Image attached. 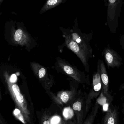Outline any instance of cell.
I'll use <instances>...</instances> for the list:
<instances>
[{
  "label": "cell",
  "instance_id": "cell-1",
  "mask_svg": "<svg viewBox=\"0 0 124 124\" xmlns=\"http://www.w3.org/2000/svg\"><path fill=\"white\" fill-rule=\"evenodd\" d=\"M6 81L8 84V88L12 97L17 107L22 112L25 119L30 122L29 116L30 113L27 108V102L24 97L20 92L19 86L9 81L7 75H5Z\"/></svg>",
  "mask_w": 124,
  "mask_h": 124
},
{
  "label": "cell",
  "instance_id": "cell-2",
  "mask_svg": "<svg viewBox=\"0 0 124 124\" xmlns=\"http://www.w3.org/2000/svg\"><path fill=\"white\" fill-rule=\"evenodd\" d=\"M102 86L100 74L99 71L98 70V72L93 75L92 88L86 100L85 108L87 112L89 110L93 100L97 98L100 95L101 92Z\"/></svg>",
  "mask_w": 124,
  "mask_h": 124
},
{
  "label": "cell",
  "instance_id": "cell-3",
  "mask_svg": "<svg viewBox=\"0 0 124 124\" xmlns=\"http://www.w3.org/2000/svg\"><path fill=\"white\" fill-rule=\"evenodd\" d=\"M65 43L68 48L78 56L85 68H87L88 65L87 61V52L78 44L74 42L71 38L70 36L67 35L65 36Z\"/></svg>",
  "mask_w": 124,
  "mask_h": 124
},
{
  "label": "cell",
  "instance_id": "cell-4",
  "mask_svg": "<svg viewBox=\"0 0 124 124\" xmlns=\"http://www.w3.org/2000/svg\"><path fill=\"white\" fill-rule=\"evenodd\" d=\"M57 66L63 72L76 81H82L81 75L80 71L60 58H57Z\"/></svg>",
  "mask_w": 124,
  "mask_h": 124
},
{
  "label": "cell",
  "instance_id": "cell-5",
  "mask_svg": "<svg viewBox=\"0 0 124 124\" xmlns=\"http://www.w3.org/2000/svg\"><path fill=\"white\" fill-rule=\"evenodd\" d=\"M102 124H119L118 107L109 106L103 118Z\"/></svg>",
  "mask_w": 124,
  "mask_h": 124
},
{
  "label": "cell",
  "instance_id": "cell-6",
  "mask_svg": "<svg viewBox=\"0 0 124 124\" xmlns=\"http://www.w3.org/2000/svg\"><path fill=\"white\" fill-rule=\"evenodd\" d=\"M101 78L102 82V91L103 92L104 95L110 101L112 102L113 99V96L111 95L109 91V79L108 76L106 73L105 69V66L103 63H101L100 66Z\"/></svg>",
  "mask_w": 124,
  "mask_h": 124
},
{
  "label": "cell",
  "instance_id": "cell-7",
  "mask_svg": "<svg viewBox=\"0 0 124 124\" xmlns=\"http://www.w3.org/2000/svg\"><path fill=\"white\" fill-rule=\"evenodd\" d=\"M30 65L34 74L40 81L46 83L49 80L48 71L45 67L35 62L31 63Z\"/></svg>",
  "mask_w": 124,
  "mask_h": 124
},
{
  "label": "cell",
  "instance_id": "cell-8",
  "mask_svg": "<svg viewBox=\"0 0 124 124\" xmlns=\"http://www.w3.org/2000/svg\"><path fill=\"white\" fill-rule=\"evenodd\" d=\"M76 94L75 90L62 91L58 92L56 95H53L52 98L55 102L59 105H63L70 101L75 96Z\"/></svg>",
  "mask_w": 124,
  "mask_h": 124
},
{
  "label": "cell",
  "instance_id": "cell-9",
  "mask_svg": "<svg viewBox=\"0 0 124 124\" xmlns=\"http://www.w3.org/2000/svg\"><path fill=\"white\" fill-rule=\"evenodd\" d=\"M14 38L16 43L22 45H27L30 41L29 35L20 28L15 31Z\"/></svg>",
  "mask_w": 124,
  "mask_h": 124
},
{
  "label": "cell",
  "instance_id": "cell-10",
  "mask_svg": "<svg viewBox=\"0 0 124 124\" xmlns=\"http://www.w3.org/2000/svg\"><path fill=\"white\" fill-rule=\"evenodd\" d=\"M77 119V124H82L83 122V111L82 110V102L80 99L76 101L72 105Z\"/></svg>",
  "mask_w": 124,
  "mask_h": 124
},
{
  "label": "cell",
  "instance_id": "cell-11",
  "mask_svg": "<svg viewBox=\"0 0 124 124\" xmlns=\"http://www.w3.org/2000/svg\"><path fill=\"white\" fill-rule=\"evenodd\" d=\"M100 105L96 102L92 109L90 114L82 124H93L98 112Z\"/></svg>",
  "mask_w": 124,
  "mask_h": 124
},
{
  "label": "cell",
  "instance_id": "cell-12",
  "mask_svg": "<svg viewBox=\"0 0 124 124\" xmlns=\"http://www.w3.org/2000/svg\"><path fill=\"white\" fill-rule=\"evenodd\" d=\"M63 2L62 0H49L44 4L41 9L40 13H44L59 5Z\"/></svg>",
  "mask_w": 124,
  "mask_h": 124
},
{
  "label": "cell",
  "instance_id": "cell-13",
  "mask_svg": "<svg viewBox=\"0 0 124 124\" xmlns=\"http://www.w3.org/2000/svg\"><path fill=\"white\" fill-rule=\"evenodd\" d=\"M71 38L76 43L82 47L86 52H88V48L86 44L82 38L76 33H73L70 36Z\"/></svg>",
  "mask_w": 124,
  "mask_h": 124
},
{
  "label": "cell",
  "instance_id": "cell-14",
  "mask_svg": "<svg viewBox=\"0 0 124 124\" xmlns=\"http://www.w3.org/2000/svg\"><path fill=\"white\" fill-rule=\"evenodd\" d=\"M96 102L99 105H101L103 106L106 105H108L110 106L111 103V102L104 95L102 91L101 92L99 97L97 99Z\"/></svg>",
  "mask_w": 124,
  "mask_h": 124
},
{
  "label": "cell",
  "instance_id": "cell-15",
  "mask_svg": "<svg viewBox=\"0 0 124 124\" xmlns=\"http://www.w3.org/2000/svg\"><path fill=\"white\" fill-rule=\"evenodd\" d=\"M14 116L18 120H19L22 123L24 124H26V122L25 119L20 110L18 108H16L13 112Z\"/></svg>",
  "mask_w": 124,
  "mask_h": 124
},
{
  "label": "cell",
  "instance_id": "cell-16",
  "mask_svg": "<svg viewBox=\"0 0 124 124\" xmlns=\"http://www.w3.org/2000/svg\"><path fill=\"white\" fill-rule=\"evenodd\" d=\"M41 124H50L49 116L46 113L43 114L41 120Z\"/></svg>",
  "mask_w": 124,
  "mask_h": 124
},
{
  "label": "cell",
  "instance_id": "cell-17",
  "mask_svg": "<svg viewBox=\"0 0 124 124\" xmlns=\"http://www.w3.org/2000/svg\"><path fill=\"white\" fill-rule=\"evenodd\" d=\"M106 59V60L108 61V63H112L113 60V55L110 52H107L106 54L105 55Z\"/></svg>",
  "mask_w": 124,
  "mask_h": 124
},
{
  "label": "cell",
  "instance_id": "cell-18",
  "mask_svg": "<svg viewBox=\"0 0 124 124\" xmlns=\"http://www.w3.org/2000/svg\"><path fill=\"white\" fill-rule=\"evenodd\" d=\"M72 111L70 109H69V108H67L65 110L63 113L64 116L67 118H69L71 117V115H70V112Z\"/></svg>",
  "mask_w": 124,
  "mask_h": 124
},
{
  "label": "cell",
  "instance_id": "cell-19",
  "mask_svg": "<svg viewBox=\"0 0 124 124\" xmlns=\"http://www.w3.org/2000/svg\"><path fill=\"white\" fill-rule=\"evenodd\" d=\"M109 1L111 3H114L116 1V0H109Z\"/></svg>",
  "mask_w": 124,
  "mask_h": 124
},
{
  "label": "cell",
  "instance_id": "cell-20",
  "mask_svg": "<svg viewBox=\"0 0 124 124\" xmlns=\"http://www.w3.org/2000/svg\"><path fill=\"white\" fill-rule=\"evenodd\" d=\"M60 124H66V122H65L64 121H62L61 122H60Z\"/></svg>",
  "mask_w": 124,
  "mask_h": 124
},
{
  "label": "cell",
  "instance_id": "cell-21",
  "mask_svg": "<svg viewBox=\"0 0 124 124\" xmlns=\"http://www.w3.org/2000/svg\"><path fill=\"white\" fill-rule=\"evenodd\" d=\"M68 124H75L74 122H73L72 121H70L69 122Z\"/></svg>",
  "mask_w": 124,
  "mask_h": 124
},
{
  "label": "cell",
  "instance_id": "cell-22",
  "mask_svg": "<svg viewBox=\"0 0 124 124\" xmlns=\"http://www.w3.org/2000/svg\"><path fill=\"white\" fill-rule=\"evenodd\" d=\"M0 123L1 124H3V122H2V121H1L0 118Z\"/></svg>",
  "mask_w": 124,
  "mask_h": 124
},
{
  "label": "cell",
  "instance_id": "cell-23",
  "mask_svg": "<svg viewBox=\"0 0 124 124\" xmlns=\"http://www.w3.org/2000/svg\"><path fill=\"white\" fill-rule=\"evenodd\" d=\"M1 99V97L0 93V99Z\"/></svg>",
  "mask_w": 124,
  "mask_h": 124
},
{
  "label": "cell",
  "instance_id": "cell-24",
  "mask_svg": "<svg viewBox=\"0 0 124 124\" xmlns=\"http://www.w3.org/2000/svg\"><path fill=\"white\" fill-rule=\"evenodd\" d=\"M100 124V123H98V124Z\"/></svg>",
  "mask_w": 124,
  "mask_h": 124
}]
</instances>
